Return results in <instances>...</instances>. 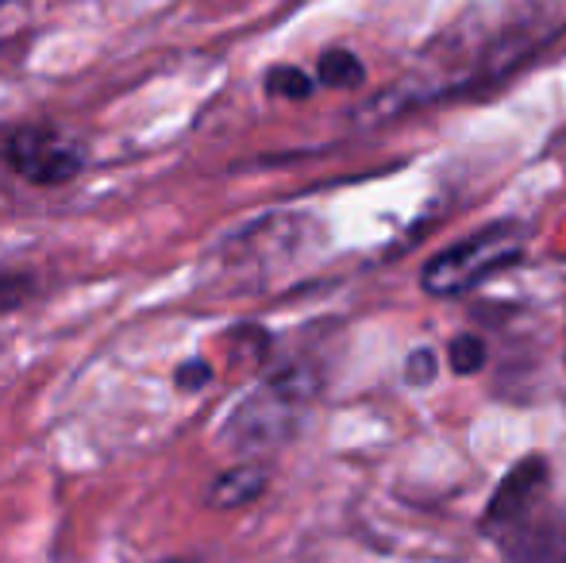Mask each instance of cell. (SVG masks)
<instances>
[{
  "label": "cell",
  "instance_id": "obj_1",
  "mask_svg": "<svg viewBox=\"0 0 566 563\" xmlns=\"http://www.w3.org/2000/svg\"><path fill=\"white\" fill-rule=\"evenodd\" d=\"M316 394V378L308 367H285L270 375L259 390H251L224 425V440L235 451H266L293 436L301 409Z\"/></svg>",
  "mask_w": 566,
  "mask_h": 563
},
{
  "label": "cell",
  "instance_id": "obj_2",
  "mask_svg": "<svg viewBox=\"0 0 566 563\" xmlns=\"http://www.w3.org/2000/svg\"><path fill=\"white\" fill-rule=\"evenodd\" d=\"M524 243H528V228L516 225V220H493V225L470 232L467 240H459L454 248L428 259L420 285L432 298H459V293L501 274L505 267L521 263Z\"/></svg>",
  "mask_w": 566,
  "mask_h": 563
},
{
  "label": "cell",
  "instance_id": "obj_3",
  "mask_svg": "<svg viewBox=\"0 0 566 563\" xmlns=\"http://www.w3.org/2000/svg\"><path fill=\"white\" fill-rule=\"evenodd\" d=\"M4 158L12 174L43 189L66 186L85 170V150L54 128H15L4 143Z\"/></svg>",
  "mask_w": 566,
  "mask_h": 563
},
{
  "label": "cell",
  "instance_id": "obj_4",
  "mask_svg": "<svg viewBox=\"0 0 566 563\" xmlns=\"http://www.w3.org/2000/svg\"><path fill=\"white\" fill-rule=\"evenodd\" d=\"M313 232H316V225L308 217L282 212V217L254 220L251 228H243V232L228 243H235L231 256L247 259V263H259V267H274V263H290V259L305 248Z\"/></svg>",
  "mask_w": 566,
  "mask_h": 563
},
{
  "label": "cell",
  "instance_id": "obj_5",
  "mask_svg": "<svg viewBox=\"0 0 566 563\" xmlns=\"http://www.w3.org/2000/svg\"><path fill=\"white\" fill-rule=\"evenodd\" d=\"M544 487H547V463H544V459H539V456L521 459V463L505 475V482L497 487V494H493L490 513H485V518H490V521L516 518V513H524L532 502H536V494Z\"/></svg>",
  "mask_w": 566,
  "mask_h": 563
},
{
  "label": "cell",
  "instance_id": "obj_6",
  "mask_svg": "<svg viewBox=\"0 0 566 563\" xmlns=\"http://www.w3.org/2000/svg\"><path fill=\"white\" fill-rule=\"evenodd\" d=\"M266 482H270V475H266V467H259V463L228 467V471H220L217 479H212L205 502H209L212 510H239V505L254 502V498L266 490Z\"/></svg>",
  "mask_w": 566,
  "mask_h": 563
},
{
  "label": "cell",
  "instance_id": "obj_7",
  "mask_svg": "<svg viewBox=\"0 0 566 563\" xmlns=\"http://www.w3.org/2000/svg\"><path fill=\"white\" fill-rule=\"evenodd\" d=\"M316 77H321L328 90H355V85L366 82V66L355 59L350 51H324L321 66H316Z\"/></svg>",
  "mask_w": 566,
  "mask_h": 563
},
{
  "label": "cell",
  "instance_id": "obj_8",
  "mask_svg": "<svg viewBox=\"0 0 566 563\" xmlns=\"http://www.w3.org/2000/svg\"><path fill=\"white\" fill-rule=\"evenodd\" d=\"M316 82L297 66H274L266 70V93L270 97H285V101H305L313 97Z\"/></svg>",
  "mask_w": 566,
  "mask_h": 563
},
{
  "label": "cell",
  "instance_id": "obj_9",
  "mask_svg": "<svg viewBox=\"0 0 566 563\" xmlns=\"http://www.w3.org/2000/svg\"><path fill=\"white\" fill-rule=\"evenodd\" d=\"M448 359H451L454 375H478V371L485 367V344H482V336H470V332L454 336L451 344H448Z\"/></svg>",
  "mask_w": 566,
  "mask_h": 563
},
{
  "label": "cell",
  "instance_id": "obj_10",
  "mask_svg": "<svg viewBox=\"0 0 566 563\" xmlns=\"http://www.w3.org/2000/svg\"><path fill=\"white\" fill-rule=\"evenodd\" d=\"M35 279L23 271H0V313H15L35 298Z\"/></svg>",
  "mask_w": 566,
  "mask_h": 563
},
{
  "label": "cell",
  "instance_id": "obj_11",
  "mask_svg": "<svg viewBox=\"0 0 566 563\" xmlns=\"http://www.w3.org/2000/svg\"><path fill=\"white\" fill-rule=\"evenodd\" d=\"M436 355L428 352V347H417V352H409V359H405V383L409 386H428L436 383Z\"/></svg>",
  "mask_w": 566,
  "mask_h": 563
},
{
  "label": "cell",
  "instance_id": "obj_12",
  "mask_svg": "<svg viewBox=\"0 0 566 563\" xmlns=\"http://www.w3.org/2000/svg\"><path fill=\"white\" fill-rule=\"evenodd\" d=\"M212 375H217V371H212L205 359H186L178 371H174V383H178V390L193 394V390H205V386L212 383Z\"/></svg>",
  "mask_w": 566,
  "mask_h": 563
}]
</instances>
